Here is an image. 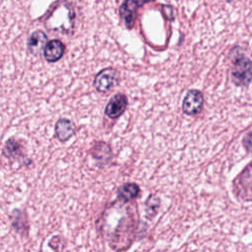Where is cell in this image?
Wrapping results in <instances>:
<instances>
[{"instance_id":"1","label":"cell","mask_w":252,"mask_h":252,"mask_svg":"<svg viewBox=\"0 0 252 252\" xmlns=\"http://www.w3.org/2000/svg\"><path fill=\"white\" fill-rule=\"evenodd\" d=\"M231 79L236 86H247L252 81V61L241 53H236L231 59Z\"/></svg>"},{"instance_id":"2","label":"cell","mask_w":252,"mask_h":252,"mask_svg":"<svg viewBox=\"0 0 252 252\" xmlns=\"http://www.w3.org/2000/svg\"><path fill=\"white\" fill-rule=\"evenodd\" d=\"M233 188L238 198L244 201H252V161L235 178Z\"/></svg>"},{"instance_id":"3","label":"cell","mask_w":252,"mask_h":252,"mask_svg":"<svg viewBox=\"0 0 252 252\" xmlns=\"http://www.w3.org/2000/svg\"><path fill=\"white\" fill-rule=\"evenodd\" d=\"M119 74L115 69L106 68L101 70L94 78V86L99 93H106L118 83Z\"/></svg>"},{"instance_id":"4","label":"cell","mask_w":252,"mask_h":252,"mask_svg":"<svg viewBox=\"0 0 252 252\" xmlns=\"http://www.w3.org/2000/svg\"><path fill=\"white\" fill-rule=\"evenodd\" d=\"M154 0H125L120 7V16L128 29H132L138 14L139 8H141L145 3Z\"/></svg>"},{"instance_id":"5","label":"cell","mask_w":252,"mask_h":252,"mask_svg":"<svg viewBox=\"0 0 252 252\" xmlns=\"http://www.w3.org/2000/svg\"><path fill=\"white\" fill-rule=\"evenodd\" d=\"M204 102V96L202 93L198 90H190L185 95L182 102V110L187 115L197 114Z\"/></svg>"},{"instance_id":"6","label":"cell","mask_w":252,"mask_h":252,"mask_svg":"<svg viewBox=\"0 0 252 252\" xmlns=\"http://www.w3.org/2000/svg\"><path fill=\"white\" fill-rule=\"evenodd\" d=\"M127 107V97L123 94H115L108 101L105 107V114L109 118H117L119 117Z\"/></svg>"},{"instance_id":"7","label":"cell","mask_w":252,"mask_h":252,"mask_svg":"<svg viewBox=\"0 0 252 252\" xmlns=\"http://www.w3.org/2000/svg\"><path fill=\"white\" fill-rule=\"evenodd\" d=\"M64 50L65 46L60 40L52 39L46 43L43 50V54L48 62H55L62 57Z\"/></svg>"},{"instance_id":"8","label":"cell","mask_w":252,"mask_h":252,"mask_svg":"<svg viewBox=\"0 0 252 252\" xmlns=\"http://www.w3.org/2000/svg\"><path fill=\"white\" fill-rule=\"evenodd\" d=\"M47 36L46 34L41 31H36L31 34L28 40V47L32 54L38 55L42 50H44V47L47 43Z\"/></svg>"},{"instance_id":"9","label":"cell","mask_w":252,"mask_h":252,"mask_svg":"<svg viewBox=\"0 0 252 252\" xmlns=\"http://www.w3.org/2000/svg\"><path fill=\"white\" fill-rule=\"evenodd\" d=\"M75 133L74 124L65 118L59 119L55 125V135L57 139L61 142H66Z\"/></svg>"},{"instance_id":"10","label":"cell","mask_w":252,"mask_h":252,"mask_svg":"<svg viewBox=\"0 0 252 252\" xmlns=\"http://www.w3.org/2000/svg\"><path fill=\"white\" fill-rule=\"evenodd\" d=\"M140 193V188L135 183L124 184L118 190V197L123 201H130L136 198Z\"/></svg>"},{"instance_id":"11","label":"cell","mask_w":252,"mask_h":252,"mask_svg":"<svg viewBox=\"0 0 252 252\" xmlns=\"http://www.w3.org/2000/svg\"><path fill=\"white\" fill-rule=\"evenodd\" d=\"M242 144H243V147L245 148L246 151L252 153V131L248 132L244 138H243V141H242Z\"/></svg>"},{"instance_id":"12","label":"cell","mask_w":252,"mask_h":252,"mask_svg":"<svg viewBox=\"0 0 252 252\" xmlns=\"http://www.w3.org/2000/svg\"><path fill=\"white\" fill-rule=\"evenodd\" d=\"M162 12H163V15L168 20L173 19V8L171 6H162Z\"/></svg>"}]
</instances>
